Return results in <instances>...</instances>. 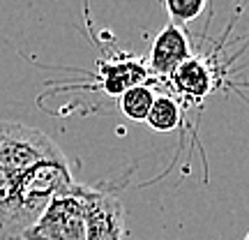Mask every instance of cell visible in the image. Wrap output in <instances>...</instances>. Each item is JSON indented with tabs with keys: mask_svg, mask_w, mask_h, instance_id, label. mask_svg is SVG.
Returning <instances> with one entry per match:
<instances>
[{
	"mask_svg": "<svg viewBox=\"0 0 249 240\" xmlns=\"http://www.w3.org/2000/svg\"><path fill=\"white\" fill-rule=\"evenodd\" d=\"M46 160H65L58 143L37 127L0 120V166L14 176Z\"/></svg>",
	"mask_w": 249,
	"mask_h": 240,
	"instance_id": "6da1fadb",
	"label": "cell"
},
{
	"mask_svg": "<svg viewBox=\"0 0 249 240\" xmlns=\"http://www.w3.org/2000/svg\"><path fill=\"white\" fill-rule=\"evenodd\" d=\"M21 240H86V201L81 183L51 199Z\"/></svg>",
	"mask_w": 249,
	"mask_h": 240,
	"instance_id": "7a4b0ae2",
	"label": "cell"
},
{
	"mask_svg": "<svg viewBox=\"0 0 249 240\" xmlns=\"http://www.w3.org/2000/svg\"><path fill=\"white\" fill-rule=\"evenodd\" d=\"M86 201V240H123L124 210L116 194L81 183Z\"/></svg>",
	"mask_w": 249,
	"mask_h": 240,
	"instance_id": "3957f363",
	"label": "cell"
},
{
	"mask_svg": "<svg viewBox=\"0 0 249 240\" xmlns=\"http://www.w3.org/2000/svg\"><path fill=\"white\" fill-rule=\"evenodd\" d=\"M35 222L18 199V176L0 166V240H21Z\"/></svg>",
	"mask_w": 249,
	"mask_h": 240,
	"instance_id": "277c9868",
	"label": "cell"
},
{
	"mask_svg": "<svg viewBox=\"0 0 249 240\" xmlns=\"http://www.w3.org/2000/svg\"><path fill=\"white\" fill-rule=\"evenodd\" d=\"M97 86L108 97H120L124 90L148 81V65L134 54L97 62Z\"/></svg>",
	"mask_w": 249,
	"mask_h": 240,
	"instance_id": "5b68a950",
	"label": "cell"
},
{
	"mask_svg": "<svg viewBox=\"0 0 249 240\" xmlns=\"http://www.w3.org/2000/svg\"><path fill=\"white\" fill-rule=\"evenodd\" d=\"M189 58H192V44L187 39L185 30H180V26L176 23H169L157 33L152 42L148 70H152L157 76H171Z\"/></svg>",
	"mask_w": 249,
	"mask_h": 240,
	"instance_id": "8992f818",
	"label": "cell"
},
{
	"mask_svg": "<svg viewBox=\"0 0 249 240\" xmlns=\"http://www.w3.org/2000/svg\"><path fill=\"white\" fill-rule=\"evenodd\" d=\"M169 79L176 92H180V97L187 99L189 104L203 102L217 86L214 67L205 58H198V55H192L189 60H185Z\"/></svg>",
	"mask_w": 249,
	"mask_h": 240,
	"instance_id": "52a82bcc",
	"label": "cell"
},
{
	"mask_svg": "<svg viewBox=\"0 0 249 240\" xmlns=\"http://www.w3.org/2000/svg\"><path fill=\"white\" fill-rule=\"evenodd\" d=\"M180 120H182V109L173 95H157L152 102L150 113L145 118L148 127L160 134H169L173 129H178Z\"/></svg>",
	"mask_w": 249,
	"mask_h": 240,
	"instance_id": "ba28073f",
	"label": "cell"
},
{
	"mask_svg": "<svg viewBox=\"0 0 249 240\" xmlns=\"http://www.w3.org/2000/svg\"><path fill=\"white\" fill-rule=\"evenodd\" d=\"M155 88L148 86V83H139V86H134V88L124 90L123 95L118 97V107H120V113L124 118H129V120H136V123H141L148 118L152 109V102H155Z\"/></svg>",
	"mask_w": 249,
	"mask_h": 240,
	"instance_id": "9c48e42d",
	"label": "cell"
},
{
	"mask_svg": "<svg viewBox=\"0 0 249 240\" xmlns=\"http://www.w3.org/2000/svg\"><path fill=\"white\" fill-rule=\"evenodd\" d=\"M208 0H164V7L173 18V23H192L203 14Z\"/></svg>",
	"mask_w": 249,
	"mask_h": 240,
	"instance_id": "30bf717a",
	"label": "cell"
},
{
	"mask_svg": "<svg viewBox=\"0 0 249 240\" xmlns=\"http://www.w3.org/2000/svg\"><path fill=\"white\" fill-rule=\"evenodd\" d=\"M245 240H249V231H247V236H245Z\"/></svg>",
	"mask_w": 249,
	"mask_h": 240,
	"instance_id": "8fae6325",
	"label": "cell"
}]
</instances>
